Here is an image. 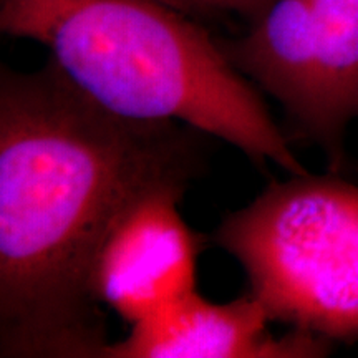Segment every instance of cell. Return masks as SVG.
I'll return each instance as SVG.
<instances>
[{
	"label": "cell",
	"instance_id": "cell-1",
	"mask_svg": "<svg viewBox=\"0 0 358 358\" xmlns=\"http://www.w3.org/2000/svg\"><path fill=\"white\" fill-rule=\"evenodd\" d=\"M204 136L106 110L50 57L34 71L2 65L0 357L103 358V241L148 187L199 176Z\"/></svg>",
	"mask_w": 358,
	"mask_h": 358
},
{
	"label": "cell",
	"instance_id": "cell-2",
	"mask_svg": "<svg viewBox=\"0 0 358 358\" xmlns=\"http://www.w3.org/2000/svg\"><path fill=\"white\" fill-rule=\"evenodd\" d=\"M0 30L48 48L71 82L116 115L187 124L261 171L310 173L219 40L161 0H0Z\"/></svg>",
	"mask_w": 358,
	"mask_h": 358
},
{
	"label": "cell",
	"instance_id": "cell-3",
	"mask_svg": "<svg viewBox=\"0 0 358 358\" xmlns=\"http://www.w3.org/2000/svg\"><path fill=\"white\" fill-rule=\"evenodd\" d=\"M213 239L244 268L271 320L358 342V185L289 174L222 217Z\"/></svg>",
	"mask_w": 358,
	"mask_h": 358
},
{
	"label": "cell",
	"instance_id": "cell-4",
	"mask_svg": "<svg viewBox=\"0 0 358 358\" xmlns=\"http://www.w3.org/2000/svg\"><path fill=\"white\" fill-rule=\"evenodd\" d=\"M189 185L169 179L148 187L103 241L93 266V294L129 325L196 290L201 237L178 208Z\"/></svg>",
	"mask_w": 358,
	"mask_h": 358
},
{
	"label": "cell",
	"instance_id": "cell-5",
	"mask_svg": "<svg viewBox=\"0 0 358 358\" xmlns=\"http://www.w3.org/2000/svg\"><path fill=\"white\" fill-rule=\"evenodd\" d=\"M271 317L252 295L213 303L198 290L131 325L103 358H320L330 338L301 329L282 337L267 330Z\"/></svg>",
	"mask_w": 358,
	"mask_h": 358
},
{
	"label": "cell",
	"instance_id": "cell-6",
	"mask_svg": "<svg viewBox=\"0 0 358 358\" xmlns=\"http://www.w3.org/2000/svg\"><path fill=\"white\" fill-rule=\"evenodd\" d=\"M219 45L245 78L282 106L289 140L299 138L324 153V73L307 0H274L248 34Z\"/></svg>",
	"mask_w": 358,
	"mask_h": 358
},
{
	"label": "cell",
	"instance_id": "cell-7",
	"mask_svg": "<svg viewBox=\"0 0 358 358\" xmlns=\"http://www.w3.org/2000/svg\"><path fill=\"white\" fill-rule=\"evenodd\" d=\"M325 93L327 171H347V129L358 120V0H307Z\"/></svg>",
	"mask_w": 358,
	"mask_h": 358
},
{
	"label": "cell",
	"instance_id": "cell-8",
	"mask_svg": "<svg viewBox=\"0 0 358 358\" xmlns=\"http://www.w3.org/2000/svg\"><path fill=\"white\" fill-rule=\"evenodd\" d=\"M189 17L237 15L254 22L274 0H161Z\"/></svg>",
	"mask_w": 358,
	"mask_h": 358
}]
</instances>
